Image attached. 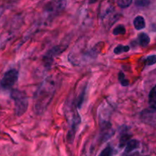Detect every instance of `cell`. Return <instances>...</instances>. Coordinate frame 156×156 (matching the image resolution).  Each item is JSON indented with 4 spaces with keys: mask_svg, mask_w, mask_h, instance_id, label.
<instances>
[{
    "mask_svg": "<svg viewBox=\"0 0 156 156\" xmlns=\"http://www.w3.org/2000/svg\"><path fill=\"white\" fill-rule=\"evenodd\" d=\"M56 90V84L52 79H47L39 87L34 97V108L37 114H41L51 102Z\"/></svg>",
    "mask_w": 156,
    "mask_h": 156,
    "instance_id": "cell-1",
    "label": "cell"
},
{
    "mask_svg": "<svg viewBox=\"0 0 156 156\" xmlns=\"http://www.w3.org/2000/svg\"><path fill=\"white\" fill-rule=\"evenodd\" d=\"M11 98L15 103V110L18 116L25 113L28 107V97L25 91L15 89L11 92Z\"/></svg>",
    "mask_w": 156,
    "mask_h": 156,
    "instance_id": "cell-2",
    "label": "cell"
},
{
    "mask_svg": "<svg viewBox=\"0 0 156 156\" xmlns=\"http://www.w3.org/2000/svg\"><path fill=\"white\" fill-rule=\"evenodd\" d=\"M19 79V72L16 69L8 70L0 80V87L4 90H9L17 83Z\"/></svg>",
    "mask_w": 156,
    "mask_h": 156,
    "instance_id": "cell-3",
    "label": "cell"
},
{
    "mask_svg": "<svg viewBox=\"0 0 156 156\" xmlns=\"http://www.w3.org/2000/svg\"><path fill=\"white\" fill-rule=\"evenodd\" d=\"M67 5L66 0H52L44 6V11L49 13L59 12L65 9Z\"/></svg>",
    "mask_w": 156,
    "mask_h": 156,
    "instance_id": "cell-4",
    "label": "cell"
},
{
    "mask_svg": "<svg viewBox=\"0 0 156 156\" xmlns=\"http://www.w3.org/2000/svg\"><path fill=\"white\" fill-rule=\"evenodd\" d=\"M139 142L136 139H130L127 144L126 145V148H125V153H127V154H129L130 152L133 151L134 150L137 149L139 147Z\"/></svg>",
    "mask_w": 156,
    "mask_h": 156,
    "instance_id": "cell-5",
    "label": "cell"
},
{
    "mask_svg": "<svg viewBox=\"0 0 156 156\" xmlns=\"http://www.w3.org/2000/svg\"><path fill=\"white\" fill-rule=\"evenodd\" d=\"M148 104L153 109H156V85L150 90L148 94Z\"/></svg>",
    "mask_w": 156,
    "mask_h": 156,
    "instance_id": "cell-6",
    "label": "cell"
},
{
    "mask_svg": "<svg viewBox=\"0 0 156 156\" xmlns=\"http://www.w3.org/2000/svg\"><path fill=\"white\" fill-rule=\"evenodd\" d=\"M138 41H139V44L141 47L145 48L150 43V37L145 33H140L138 36Z\"/></svg>",
    "mask_w": 156,
    "mask_h": 156,
    "instance_id": "cell-7",
    "label": "cell"
},
{
    "mask_svg": "<svg viewBox=\"0 0 156 156\" xmlns=\"http://www.w3.org/2000/svg\"><path fill=\"white\" fill-rule=\"evenodd\" d=\"M133 25L136 30H142L145 28V19L142 16H138L133 20Z\"/></svg>",
    "mask_w": 156,
    "mask_h": 156,
    "instance_id": "cell-8",
    "label": "cell"
},
{
    "mask_svg": "<svg viewBox=\"0 0 156 156\" xmlns=\"http://www.w3.org/2000/svg\"><path fill=\"white\" fill-rule=\"evenodd\" d=\"M129 47L128 45H122V44H119L114 49V53L115 55H119V54L125 53V52H128L129 51Z\"/></svg>",
    "mask_w": 156,
    "mask_h": 156,
    "instance_id": "cell-9",
    "label": "cell"
},
{
    "mask_svg": "<svg viewBox=\"0 0 156 156\" xmlns=\"http://www.w3.org/2000/svg\"><path fill=\"white\" fill-rule=\"evenodd\" d=\"M126 32V30L125 26L122 25H117L112 31V34L114 35H120V34L122 35V34H125Z\"/></svg>",
    "mask_w": 156,
    "mask_h": 156,
    "instance_id": "cell-10",
    "label": "cell"
},
{
    "mask_svg": "<svg viewBox=\"0 0 156 156\" xmlns=\"http://www.w3.org/2000/svg\"><path fill=\"white\" fill-rule=\"evenodd\" d=\"M118 80L122 87H127L129 84V81L126 78L125 74L122 72H119V74H118Z\"/></svg>",
    "mask_w": 156,
    "mask_h": 156,
    "instance_id": "cell-11",
    "label": "cell"
},
{
    "mask_svg": "<svg viewBox=\"0 0 156 156\" xmlns=\"http://www.w3.org/2000/svg\"><path fill=\"white\" fill-rule=\"evenodd\" d=\"M133 0H117V5L121 9L128 8L133 3Z\"/></svg>",
    "mask_w": 156,
    "mask_h": 156,
    "instance_id": "cell-12",
    "label": "cell"
},
{
    "mask_svg": "<svg viewBox=\"0 0 156 156\" xmlns=\"http://www.w3.org/2000/svg\"><path fill=\"white\" fill-rule=\"evenodd\" d=\"M130 137H131L130 135H128V134L122 135V136L120 137V139H119V148H122V147L126 146L127 142L130 140Z\"/></svg>",
    "mask_w": 156,
    "mask_h": 156,
    "instance_id": "cell-13",
    "label": "cell"
},
{
    "mask_svg": "<svg viewBox=\"0 0 156 156\" xmlns=\"http://www.w3.org/2000/svg\"><path fill=\"white\" fill-rule=\"evenodd\" d=\"M145 65L147 66H151L156 64V55H150V56L147 57L145 59Z\"/></svg>",
    "mask_w": 156,
    "mask_h": 156,
    "instance_id": "cell-14",
    "label": "cell"
},
{
    "mask_svg": "<svg viewBox=\"0 0 156 156\" xmlns=\"http://www.w3.org/2000/svg\"><path fill=\"white\" fill-rule=\"evenodd\" d=\"M85 92H86V88H84V89L82 90V92L78 95L77 100H76V106H77L78 108L81 107V105L83 102V99H84Z\"/></svg>",
    "mask_w": 156,
    "mask_h": 156,
    "instance_id": "cell-15",
    "label": "cell"
},
{
    "mask_svg": "<svg viewBox=\"0 0 156 156\" xmlns=\"http://www.w3.org/2000/svg\"><path fill=\"white\" fill-rule=\"evenodd\" d=\"M112 151H113V150H112V147L110 145H108L101 151L100 156H111L112 154Z\"/></svg>",
    "mask_w": 156,
    "mask_h": 156,
    "instance_id": "cell-16",
    "label": "cell"
},
{
    "mask_svg": "<svg viewBox=\"0 0 156 156\" xmlns=\"http://www.w3.org/2000/svg\"><path fill=\"white\" fill-rule=\"evenodd\" d=\"M150 4V0H136L135 5L138 7H147Z\"/></svg>",
    "mask_w": 156,
    "mask_h": 156,
    "instance_id": "cell-17",
    "label": "cell"
},
{
    "mask_svg": "<svg viewBox=\"0 0 156 156\" xmlns=\"http://www.w3.org/2000/svg\"><path fill=\"white\" fill-rule=\"evenodd\" d=\"M4 11H5V9H4L3 6H0V17L2 16V14H3Z\"/></svg>",
    "mask_w": 156,
    "mask_h": 156,
    "instance_id": "cell-18",
    "label": "cell"
},
{
    "mask_svg": "<svg viewBox=\"0 0 156 156\" xmlns=\"http://www.w3.org/2000/svg\"><path fill=\"white\" fill-rule=\"evenodd\" d=\"M98 0H90V4H94L95 3V2H97Z\"/></svg>",
    "mask_w": 156,
    "mask_h": 156,
    "instance_id": "cell-19",
    "label": "cell"
},
{
    "mask_svg": "<svg viewBox=\"0 0 156 156\" xmlns=\"http://www.w3.org/2000/svg\"><path fill=\"white\" fill-rule=\"evenodd\" d=\"M122 156H133V155H132V154H127V153H124Z\"/></svg>",
    "mask_w": 156,
    "mask_h": 156,
    "instance_id": "cell-20",
    "label": "cell"
}]
</instances>
